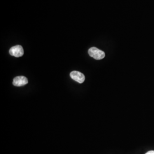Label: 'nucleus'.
Listing matches in <instances>:
<instances>
[{"mask_svg":"<svg viewBox=\"0 0 154 154\" xmlns=\"http://www.w3.org/2000/svg\"><path fill=\"white\" fill-rule=\"evenodd\" d=\"M9 53L11 56L15 57H21L24 54L23 49L21 45H16L11 47L9 50Z\"/></svg>","mask_w":154,"mask_h":154,"instance_id":"f03ea898","label":"nucleus"},{"mask_svg":"<svg viewBox=\"0 0 154 154\" xmlns=\"http://www.w3.org/2000/svg\"><path fill=\"white\" fill-rule=\"evenodd\" d=\"M89 55L97 60H100L105 58V53L102 50L98 49L95 47H92L88 50Z\"/></svg>","mask_w":154,"mask_h":154,"instance_id":"f257e3e1","label":"nucleus"},{"mask_svg":"<svg viewBox=\"0 0 154 154\" xmlns=\"http://www.w3.org/2000/svg\"><path fill=\"white\" fill-rule=\"evenodd\" d=\"M72 79L79 83H82L85 81V77L84 74L81 72L78 71H72L70 74Z\"/></svg>","mask_w":154,"mask_h":154,"instance_id":"7ed1b4c3","label":"nucleus"},{"mask_svg":"<svg viewBox=\"0 0 154 154\" xmlns=\"http://www.w3.org/2000/svg\"><path fill=\"white\" fill-rule=\"evenodd\" d=\"M145 154H154V151H149L147 152H146Z\"/></svg>","mask_w":154,"mask_h":154,"instance_id":"39448f33","label":"nucleus"},{"mask_svg":"<svg viewBox=\"0 0 154 154\" xmlns=\"http://www.w3.org/2000/svg\"><path fill=\"white\" fill-rule=\"evenodd\" d=\"M28 83V79L23 76L15 77L13 81V85L16 87L23 86Z\"/></svg>","mask_w":154,"mask_h":154,"instance_id":"20e7f679","label":"nucleus"}]
</instances>
